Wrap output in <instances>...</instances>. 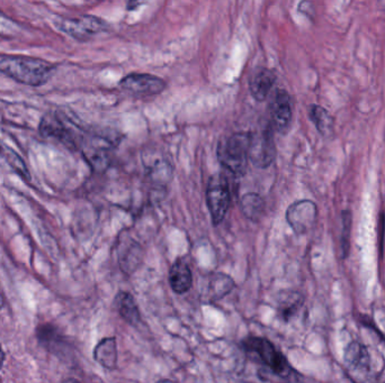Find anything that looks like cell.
<instances>
[{
  "instance_id": "obj_1",
  "label": "cell",
  "mask_w": 385,
  "mask_h": 383,
  "mask_svg": "<svg viewBox=\"0 0 385 383\" xmlns=\"http://www.w3.org/2000/svg\"><path fill=\"white\" fill-rule=\"evenodd\" d=\"M55 65L38 57L9 55L0 59V72L25 86H43L55 74Z\"/></svg>"
},
{
  "instance_id": "obj_2",
  "label": "cell",
  "mask_w": 385,
  "mask_h": 383,
  "mask_svg": "<svg viewBox=\"0 0 385 383\" xmlns=\"http://www.w3.org/2000/svg\"><path fill=\"white\" fill-rule=\"evenodd\" d=\"M250 133H236L221 140L217 157L221 165L237 177L244 176L249 161Z\"/></svg>"
},
{
  "instance_id": "obj_3",
  "label": "cell",
  "mask_w": 385,
  "mask_h": 383,
  "mask_svg": "<svg viewBox=\"0 0 385 383\" xmlns=\"http://www.w3.org/2000/svg\"><path fill=\"white\" fill-rule=\"evenodd\" d=\"M242 345L249 355L255 356L256 360L266 365L271 373L282 379L292 377L293 370L288 360L277 351L271 340L264 338H248L242 342Z\"/></svg>"
},
{
  "instance_id": "obj_4",
  "label": "cell",
  "mask_w": 385,
  "mask_h": 383,
  "mask_svg": "<svg viewBox=\"0 0 385 383\" xmlns=\"http://www.w3.org/2000/svg\"><path fill=\"white\" fill-rule=\"evenodd\" d=\"M40 132L44 138H55L70 149H76L84 140L80 128L60 111L44 115L40 124Z\"/></svg>"
},
{
  "instance_id": "obj_5",
  "label": "cell",
  "mask_w": 385,
  "mask_h": 383,
  "mask_svg": "<svg viewBox=\"0 0 385 383\" xmlns=\"http://www.w3.org/2000/svg\"><path fill=\"white\" fill-rule=\"evenodd\" d=\"M273 130L269 124L259 132L250 133L249 160L259 169L269 167L276 157Z\"/></svg>"
},
{
  "instance_id": "obj_6",
  "label": "cell",
  "mask_w": 385,
  "mask_h": 383,
  "mask_svg": "<svg viewBox=\"0 0 385 383\" xmlns=\"http://www.w3.org/2000/svg\"><path fill=\"white\" fill-rule=\"evenodd\" d=\"M55 25L58 30L78 41H87L109 28L103 19L88 15L78 18H61Z\"/></svg>"
},
{
  "instance_id": "obj_7",
  "label": "cell",
  "mask_w": 385,
  "mask_h": 383,
  "mask_svg": "<svg viewBox=\"0 0 385 383\" xmlns=\"http://www.w3.org/2000/svg\"><path fill=\"white\" fill-rule=\"evenodd\" d=\"M230 188L223 176H215L210 180L207 203L213 224L219 225L224 219L230 207Z\"/></svg>"
},
{
  "instance_id": "obj_8",
  "label": "cell",
  "mask_w": 385,
  "mask_h": 383,
  "mask_svg": "<svg viewBox=\"0 0 385 383\" xmlns=\"http://www.w3.org/2000/svg\"><path fill=\"white\" fill-rule=\"evenodd\" d=\"M119 87L136 97H150L161 94L167 84L163 79L149 73H131L119 82Z\"/></svg>"
},
{
  "instance_id": "obj_9",
  "label": "cell",
  "mask_w": 385,
  "mask_h": 383,
  "mask_svg": "<svg viewBox=\"0 0 385 383\" xmlns=\"http://www.w3.org/2000/svg\"><path fill=\"white\" fill-rule=\"evenodd\" d=\"M317 206L311 200H301L286 211V221L296 234H305L317 221Z\"/></svg>"
},
{
  "instance_id": "obj_10",
  "label": "cell",
  "mask_w": 385,
  "mask_h": 383,
  "mask_svg": "<svg viewBox=\"0 0 385 383\" xmlns=\"http://www.w3.org/2000/svg\"><path fill=\"white\" fill-rule=\"evenodd\" d=\"M271 126L277 132L285 133L292 122V104L288 91L277 89L271 98Z\"/></svg>"
},
{
  "instance_id": "obj_11",
  "label": "cell",
  "mask_w": 385,
  "mask_h": 383,
  "mask_svg": "<svg viewBox=\"0 0 385 383\" xmlns=\"http://www.w3.org/2000/svg\"><path fill=\"white\" fill-rule=\"evenodd\" d=\"M143 257V250L140 244L132 238L119 240V261L121 269L126 274H131L136 270Z\"/></svg>"
},
{
  "instance_id": "obj_12",
  "label": "cell",
  "mask_w": 385,
  "mask_h": 383,
  "mask_svg": "<svg viewBox=\"0 0 385 383\" xmlns=\"http://www.w3.org/2000/svg\"><path fill=\"white\" fill-rule=\"evenodd\" d=\"M276 76L273 71L266 68H259L252 73L249 80V90L252 98L257 101H264L269 97L274 87Z\"/></svg>"
},
{
  "instance_id": "obj_13",
  "label": "cell",
  "mask_w": 385,
  "mask_h": 383,
  "mask_svg": "<svg viewBox=\"0 0 385 383\" xmlns=\"http://www.w3.org/2000/svg\"><path fill=\"white\" fill-rule=\"evenodd\" d=\"M169 282H170L171 289L178 294H186L192 288V271L182 260H177L171 267Z\"/></svg>"
},
{
  "instance_id": "obj_14",
  "label": "cell",
  "mask_w": 385,
  "mask_h": 383,
  "mask_svg": "<svg viewBox=\"0 0 385 383\" xmlns=\"http://www.w3.org/2000/svg\"><path fill=\"white\" fill-rule=\"evenodd\" d=\"M114 305L121 317L132 326H136L141 321L136 299L129 292H119L115 297Z\"/></svg>"
},
{
  "instance_id": "obj_15",
  "label": "cell",
  "mask_w": 385,
  "mask_h": 383,
  "mask_svg": "<svg viewBox=\"0 0 385 383\" xmlns=\"http://www.w3.org/2000/svg\"><path fill=\"white\" fill-rule=\"evenodd\" d=\"M94 359L105 369L113 370L117 365V348L115 338H104L94 351Z\"/></svg>"
},
{
  "instance_id": "obj_16",
  "label": "cell",
  "mask_w": 385,
  "mask_h": 383,
  "mask_svg": "<svg viewBox=\"0 0 385 383\" xmlns=\"http://www.w3.org/2000/svg\"><path fill=\"white\" fill-rule=\"evenodd\" d=\"M101 140H90V143H85L84 155L90 165L96 170H103L109 162V149L99 144Z\"/></svg>"
},
{
  "instance_id": "obj_17",
  "label": "cell",
  "mask_w": 385,
  "mask_h": 383,
  "mask_svg": "<svg viewBox=\"0 0 385 383\" xmlns=\"http://www.w3.org/2000/svg\"><path fill=\"white\" fill-rule=\"evenodd\" d=\"M0 167H9L11 171L18 173L23 178L30 179V172L22 157L15 153L11 148L6 146L1 140H0Z\"/></svg>"
},
{
  "instance_id": "obj_18",
  "label": "cell",
  "mask_w": 385,
  "mask_h": 383,
  "mask_svg": "<svg viewBox=\"0 0 385 383\" xmlns=\"http://www.w3.org/2000/svg\"><path fill=\"white\" fill-rule=\"evenodd\" d=\"M345 360L349 367L355 370H367L369 367V354L365 346L359 343H350L345 352Z\"/></svg>"
},
{
  "instance_id": "obj_19",
  "label": "cell",
  "mask_w": 385,
  "mask_h": 383,
  "mask_svg": "<svg viewBox=\"0 0 385 383\" xmlns=\"http://www.w3.org/2000/svg\"><path fill=\"white\" fill-rule=\"evenodd\" d=\"M242 211L244 216L250 221H259L265 211L263 198L258 194H244L242 199Z\"/></svg>"
},
{
  "instance_id": "obj_20",
  "label": "cell",
  "mask_w": 385,
  "mask_h": 383,
  "mask_svg": "<svg viewBox=\"0 0 385 383\" xmlns=\"http://www.w3.org/2000/svg\"><path fill=\"white\" fill-rule=\"evenodd\" d=\"M234 282L229 275L223 274V273H217V274L211 277L210 280V296L212 300L222 299L224 296L234 289Z\"/></svg>"
},
{
  "instance_id": "obj_21",
  "label": "cell",
  "mask_w": 385,
  "mask_h": 383,
  "mask_svg": "<svg viewBox=\"0 0 385 383\" xmlns=\"http://www.w3.org/2000/svg\"><path fill=\"white\" fill-rule=\"evenodd\" d=\"M310 117H311L312 122L315 123L317 130L322 135H330L332 128H334V121L326 109H322L320 106H311Z\"/></svg>"
},
{
  "instance_id": "obj_22",
  "label": "cell",
  "mask_w": 385,
  "mask_h": 383,
  "mask_svg": "<svg viewBox=\"0 0 385 383\" xmlns=\"http://www.w3.org/2000/svg\"><path fill=\"white\" fill-rule=\"evenodd\" d=\"M302 306V298L300 294H291L280 301V313L285 321L293 317Z\"/></svg>"
},
{
  "instance_id": "obj_23",
  "label": "cell",
  "mask_w": 385,
  "mask_h": 383,
  "mask_svg": "<svg viewBox=\"0 0 385 383\" xmlns=\"http://www.w3.org/2000/svg\"><path fill=\"white\" fill-rule=\"evenodd\" d=\"M350 227H352V216L348 211L342 213V231H344V238H342V248L347 253L348 240L347 236L349 234Z\"/></svg>"
},
{
  "instance_id": "obj_24",
  "label": "cell",
  "mask_w": 385,
  "mask_h": 383,
  "mask_svg": "<svg viewBox=\"0 0 385 383\" xmlns=\"http://www.w3.org/2000/svg\"><path fill=\"white\" fill-rule=\"evenodd\" d=\"M148 0H129L128 6H126V9L129 11H136V9H139L140 6L143 5V4L147 3Z\"/></svg>"
},
{
  "instance_id": "obj_25",
  "label": "cell",
  "mask_w": 385,
  "mask_h": 383,
  "mask_svg": "<svg viewBox=\"0 0 385 383\" xmlns=\"http://www.w3.org/2000/svg\"><path fill=\"white\" fill-rule=\"evenodd\" d=\"M4 361H5V353H4L3 348L0 346V370L3 367Z\"/></svg>"
},
{
  "instance_id": "obj_26",
  "label": "cell",
  "mask_w": 385,
  "mask_h": 383,
  "mask_svg": "<svg viewBox=\"0 0 385 383\" xmlns=\"http://www.w3.org/2000/svg\"><path fill=\"white\" fill-rule=\"evenodd\" d=\"M3 306H4V299L3 298H1V296H0V309L3 308Z\"/></svg>"
}]
</instances>
